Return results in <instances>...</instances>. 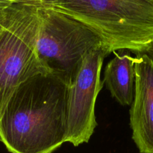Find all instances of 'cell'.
<instances>
[{"label":"cell","mask_w":153,"mask_h":153,"mask_svg":"<svg viewBox=\"0 0 153 153\" xmlns=\"http://www.w3.org/2000/svg\"><path fill=\"white\" fill-rule=\"evenodd\" d=\"M68 83L52 73L22 82L0 115V140L11 153H52L66 143Z\"/></svg>","instance_id":"cell-1"},{"label":"cell","mask_w":153,"mask_h":153,"mask_svg":"<svg viewBox=\"0 0 153 153\" xmlns=\"http://www.w3.org/2000/svg\"><path fill=\"white\" fill-rule=\"evenodd\" d=\"M44 5L89 27L111 53L153 48V0H52Z\"/></svg>","instance_id":"cell-2"},{"label":"cell","mask_w":153,"mask_h":153,"mask_svg":"<svg viewBox=\"0 0 153 153\" xmlns=\"http://www.w3.org/2000/svg\"><path fill=\"white\" fill-rule=\"evenodd\" d=\"M42 4L13 2L0 10V115L19 85L48 73L37 49Z\"/></svg>","instance_id":"cell-3"},{"label":"cell","mask_w":153,"mask_h":153,"mask_svg":"<svg viewBox=\"0 0 153 153\" xmlns=\"http://www.w3.org/2000/svg\"><path fill=\"white\" fill-rule=\"evenodd\" d=\"M103 44L86 25L41 4L37 49L39 60L48 73L58 75L69 83L84 58Z\"/></svg>","instance_id":"cell-4"},{"label":"cell","mask_w":153,"mask_h":153,"mask_svg":"<svg viewBox=\"0 0 153 153\" xmlns=\"http://www.w3.org/2000/svg\"><path fill=\"white\" fill-rule=\"evenodd\" d=\"M111 52L102 45L84 58L68 83L66 143L78 146L88 143L97 126L95 105L103 87L101 70Z\"/></svg>","instance_id":"cell-5"},{"label":"cell","mask_w":153,"mask_h":153,"mask_svg":"<svg viewBox=\"0 0 153 153\" xmlns=\"http://www.w3.org/2000/svg\"><path fill=\"white\" fill-rule=\"evenodd\" d=\"M134 100L130 109L132 139L140 153H153V59L146 53L134 57Z\"/></svg>","instance_id":"cell-6"},{"label":"cell","mask_w":153,"mask_h":153,"mask_svg":"<svg viewBox=\"0 0 153 153\" xmlns=\"http://www.w3.org/2000/svg\"><path fill=\"white\" fill-rule=\"evenodd\" d=\"M115 53L108 63L104 73V83L112 97L122 105H131L134 100V57L129 54Z\"/></svg>","instance_id":"cell-7"},{"label":"cell","mask_w":153,"mask_h":153,"mask_svg":"<svg viewBox=\"0 0 153 153\" xmlns=\"http://www.w3.org/2000/svg\"><path fill=\"white\" fill-rule=\"evenodd\" d=\"M12 2H20V1H34V2H41L46 4L50 2L52 0H10Z\"/></svg>","instance_id":"cell-8"},{"label":"cell","mask_w":153,"mask_h":153,"mask_svg":"<svg viewBox=\"0 0 153 153\" xmlns=\"http://www.w3.org/2000/svg\"><path fill=\"white\" fill-rule=\"evenodd\" d=\"M12 1L10 0H0V10H3L5 7H8L9 5L12 4Z\"/></svg>","instance_id":"cell-9"},{"label":"cell","mask_w":153,"mask_h":153,"mask_svg":"<svg viewBox=\"0 0 153 153\" xmlns=\"http://www.w3.org/2000/svg\"><path fill=\"white\" fill-rule=\"evenodd\" d=\"M145 53L147 54V55H149V56H150L151 58H152V59H153V48H152V49H149V50H148V51H146V52H145Z\"/></svg>","instance_id":"cell-10"}]
</instances>
